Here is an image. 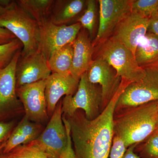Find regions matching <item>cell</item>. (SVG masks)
<instances>
[{
  "label": "cell",
  "instance_id": "cb8c5ba5",
  "mask_svg": "<svg viewBox=\"0 0 158 158\" xmlns=\"http://www.w3.org/2000/svg\"><path fill=\"white\" fill-rule=\"evenodd\" d=\"M23 44L17 38L6 44L0 45V69L6 67L19 51L22 50Z\"/></svg>",
  "mask_w": 158,
  "mask_h": 158
},
{
  "label": "cell",
  "instance_id": "6da1fadb",
  "mask_svg": "<svg viewBox=\"0 0 158 158\" xmlns=\"http://www.w3.org/2000/svg\"><path fill=\"white\" fill-rule=\"evenodd\" d=\"M126 85L121 83L108 105L96 118L89 120L78 110L68 118L75 158H108L113 136L116 103Z\"/></svg>",
  "mask_w": 158,
  "mask_h": 158
},
{
  "label": "cell",
  "instance_id": "ac0fdd59",
  "mask_svg": "<svg viewBox=\"0 0 158 158\" xmlns=\"http://www.w3.org/2000/svg\"><path fill=\"white\" fill-rule=\"evenodd\" d=\"M135 56L141 68L158 65V38L151 33L146 34L138 43Z\"/></svg>",
  "mask_w": 158,
  "mask_h": 158
},
{
  "label": "cell",
  "instance_id": "3957f363",
  "mask_svg": "<svg viewBox=\"0 0 158 158\" xmlns=\"http://www.w3.org/2000/svg\"><path fill=\"white\" fill-rule=\"evenodd\" d=\"M0 15V27L10 31L23 44L21 56L38 50L40 27L38 23L16 3L12 1Z\"/></svg>",
  "mask_w": 158,
  "mask_h": 158
},
{
  "label": "cell",
  "instance_id": "603a6c76",
  "mask_svg": "<svg viewBox=\"0 0 158 158\" xmlns=\"http://www.w3.org/2000/svg\"><path fill=\"white\" fill-rule=\"evenodd\" d=\"M144 142L136 146L135 152L141 158H158V132L155 131Z\"/></svg>",
  "mask_w": 158,
  "mask_h": 158
},
{
  "label": "cell",
  "instance_id": "f546056e",
  "mask_svg": "<svg viewBox=\"0 0 158 158\" xmlns=\"http://www.w3.org/2000/svg\"><path fill=\"white\" fill-rule=\"evenodd\" d=\"M16 38L10 31L0 27V45L6 44Z\"/></svg>",
  "mask_w": 158,
  "mask_h": 158
},
{
  "label": "cell",
  "instance_id": "7c38bea8",
  "mask_svg": "<svg viewBox=\"0 0 158 158\" xmlns=\"http://www.w3.org/2000/svg\"><path fill=\"white\" fill-rule=\"evenodd\" d=\"M132 1L99 0V22L96 41L110 34L131 12Z\"/></svg>",
  "mask_w": 158,
  "mask_h": 158
},
{
  "label": "cell",
  "instance_id": "7a4b0ae2",
  "mask_svg": "<svg viewBox=\"0 0 158 158\" xmlns=\"http://www.w3.org/2000/svg\"><path fill=\"white\" fill-rule=\"evenodd\" d=\"M158 123V101L114 113V135L127 148L144 142L155 131Z\"/></svg>",
  "mask_w": 158,
  "mask_h": 158
},
{
  "label": "cell",
  "instance_id": "d4e9b609",
  "mask_svg": "<svg viewBox=\"0 0 158 158\" xmlns=\"http://www.w3.org/2000/svg\"><path fill=\"white\" fill-rule=\"evenodd\" d=\"M131 12L150 18L158 14V0L132 1Z\"/></svg>",
  "mask_w": 158,
  "mask_h": 158
},
{
  "label": "cell",
  "instance_id": "4dcf8cb0",
  "mask_svg": "<svg viewBox=\"0 0 158 158\" xmlns=\"http://www.w3.org/2000/svg\"><path fill=\"white\" fill-rule=\"evenodd\" d=\"M148 31L158 38V14L149 19Z\"/></svg>",
  "mask_w": 158,
  "mask_h": 158
},
{
  "label": "cell",
  "instance_id": "277c9868",
  "mask_svg": "<svg viewBox=\"0 0 158 158\" xmlns=\"http://www.w3.org/2000/svg\"><path fill=\"white\" fill-rule=\"evenodd\" d=\"M100 53V58L113 67L121 80L133 83L145 75V69L138 65L131 51L114 36L104 42Z\"/></svg>",
  "mask_w": 158,
  "mask_h": 158
},
{
  "label": "cell",
  "instance_id": "7402d4cb",
  "mask_svg": "<svg viewBox=\"0 0 158 158\" xmlns=\"http://www.w3.org/2000/svg\"><path fill=\"white\" fill-rule=\"evenodd\" d=\"M7 154L11 158H48L34 141L19 146Z\"/></svg>",
  "mask_w": 158,
  "mask_h": 158
},
{
  "label": "cell",
  "instance_id": "9c48e42d",
  "mask_svg": "<svg viewBox=\"0 0 158 158\" xmlns=\"http://www.w3.org/2000/svg\"><path fill=\"white\" fill-rule=\"evenodd\" d=\"M51 74L47 58L41 51L20 56L16 65V88L46 80Z\"/></svg>",
  "mask_w": 158,
  "mask_h": 158
},
{
  "label": "cell",
  "instance_id": "8fae6325",
  "mask_svg": "<svg viewBox=\"0 0 158 158\" xmlns=\"http://www.w3.org/2000/svg\"><path fill=\"white\" fill-rule=\"evenodd\" d=\"M88 80L100 86L102 109L106 107L118 90L121 79L116 72L101 58L92 60L86 72Z\"/></svg>",
  "mask_w": 158,
  "mask_h": 158
},
{
  "label": "cell",
  "instance_id": "30bf717a",
  "mask_svg": "<svg viewBox=\"0 0 158 158\" xmlns=\"http://www.w3.org/2000/svg\"><path fill=\"white\" fill-rule=\"evenodd\" d=\"M45 85L46 80L16 88L17 97L23 106L25 116L34 122L48 118Z\"/></svg>",
  "mask_w": 158,
  "mask_h": 158
},
{
  "label": "cell",
  "instance_id": "ffe728a7",
  "mask_svg": "<svg viewBox=\"0 0 158 158\" xmlns=\"http://www.w3.org/2000/svg\"><path fill=\"white\" fill-rule=\"evenodd\" d=\"M16 2L40 25L49 20L56 1L19 0Z\"/></svg>",
  "mask_w": 158,
  "mask_h": 158
},
{
  "label": "cell",
  "instance_id": "f1b7e54d",
  "mask_svg": "<svg viewBox=\"0 0 158 158\" xmlns=\"http://www.w3.org/2000/svg\"><path fill=\"white\" fill-rule=\"evenodd\" d=\"M14 123L0 122V150H3L6 141L13 131Z\"/></svg>",
  "mask_w": 158,
  "mask_h": 158
},
{
  "label": "cell",
  "instance_id": "83f0119b",
  "mask_svg": "<svg viewBox=\"0 0 158 158\" xmlns=\"http://www.w3.org/2000/svg\"><path fill=\"white\" fill-rule=\"evenodd\" d=\"M127 148L123 141L118 136H113L110 151V158H122L126 151Z\"/></svg>",
  "mask_w": 158,
  "mask_h": 158
},
{
  "label": "cell",
  "instance_id": "484cf974",
  "mask_svg": "<svg viewBox=\"0 0 158 158\" xmlns=\"http://www.w3.org/2000/svg\"><path fill=\"white\" fill-rule=\"evenodd\" d=\"M86 6L87 8L85 13L77 21L81 24L82 27L88 31L90 36H92L96 22V2L94 0H88L86 2Z\"/></svg>",
  "mask_w": 158,
  "mask_h": 158
},
{
  "label": "cell",
  "instance_id": "44dd1931",
  "mask_svg": "<svg viewBox=\"0 0 158 158\" xmlns=\"http://www.w3.org/2000/svg\"><path fill=\"white\" fill-rule=\"evenodd\" d=\"M73 55V43L54 51L48 59L52 73L70 74Z\"/></svg>",
  "mask_w": 158,
  "mask_h": 158
},
{
  "label": "cell",
  "instance_id": "1f68e13d",
  "mask_svg": "<svg viewBox=\"0 0 158 158\" xmlns=\"http://www.w3.org/2000/svg\"><path fill=\"white\" fill-rule=\"evenodd\" d=\"M137 145V144H134L128 148L122 158H141L134 151Z\"/></svg>",
  "mask_w": 158,
  "mask_h": 158
},
{
  "label": "cell",
  "instance_id": "ba28073f",
  "mask_svg": "<svg viewBox=\"0 0 158 158\" xmlns=\"http://www.w3.org/2000/svg\"><path fill=\"white\" fill-rule=\"evenodd\" d=\"M39 27L38 50L44 53L48 59L54 51L73 43L82 27L78 23L59 26L50 20L40 25Z\"/></svg>",
  "mask_w": 158,
  "mask_h": 158
},
{
  "label": "cell",
  "instance_id": "9a60e30c",
  "mask_svg": "<svg viewBox=\"0 0 158 158\" xmlns=\"http://www.w3.org/2000/svg\"><path fill=\"white\" fill-rule=\"evenodd\" d=\"M79 81L80 79L71 74H51L46 80L45 94L48 114H53L61 98L75 93Z\"/></svg>",
  "mask_w": 158,
  "mask_h": 158
},
{
  "label": "cell",
  "instance_id": "5b68a950",
  "mask_svg": "<svg viewBox=\"0 0 158 158\" xmlns=\"http://www.w3.org/2000/svg\"><path fill=\"white\" fill-rule=\"evenodd\" d=\"M62 114L71 117L77 110L84 111L86 118L92 120L101 113L102 109L101 89L89 81L86 73L80 77L76 92L66 96L62 101Z\"/></svg>",
  "mask_w": 158,
  "mask_h": 158
},
{
  "label": "cell",
  "instance_id": "2e32d148",
  "mask_svg": "<svg viewBox=\"0 0 158 158\" xmlns=\"http://www.w3.org/2000/svg\"><path fill=\"white\" fill-rule=\"evenodd\" d=\"M73 44V59L70 74L80 79L82 75L87 71L92 62L93 45L84 30H81Z\"/></svg>",
  "mask_w": 158,
  "mask_h": 158
},
{
  "label": "cell",
  "instance_id": "4316f807",
  "mask_svg": "<svg viewBox=\"0 0 158 158\" xmlns=\"http://www.w3.org/2000/svg\"><path fill=\"white\" fill-rule=\"evenodd\" d=\"M62 120L65 125L67 135V143L59 158H75V153L73 145L71 135L70 125L68 118L62 115Z\"/></svg>",
  "mask_w": 158,
  "mask_h": 158
},
{
  "label": "cell",
  "instance_id": "4fadbf2b",
  "mask_svg": "<svg viewBox=\"0 0 158 158\" xmlns=\"http://www.w3.org/2000/svg\"><path fill=\"white\" fill-rule=\"evenodd\" d=\"M21 52H17L6 67L0 69V118L14 112L19 106L16 68Z\"/></svg>",
  "mask_w": 158,
  "mask_h": 158
},
{
  "label": "cell",
  "instance_id": "d6986e66",
  "mask_svg": "<svg viewBox=\"0 0 158 158\" xmlns=\"http://www.w3.org/2000/svg\"><path fill=\"white\" fill-rule=\"evenodd\" d=\"M85 3L83 0H73L64 4L63 1H56L49 20L57 25H66L82 11Z\"/></svg>",
  "mask_w": 158,
  "mask_h": 158
},
{
  "label": "cell",
  "instance_id": "8992f818",
  "mask_svg": "<svg viewBox=\"0 0 158 158\" xmlns=\"http://www.w3.org/2000/svg\"><path fill=\"white\" fill-rule=\"evenodd\" d=\"M144 69V77L125 88L116 103L114 113L158 101V65Z\"/></svg>",
  "mask_w": 158,
  "mask_h": 158
},
{
  "label": "cell",
  "instance_id": "e575fe53",
  "mask_svg": "<svg viewBox=\"0 0 158 158\" xmlns=\"http://www.w3.org/2000/svg\"><path fill=\"white\" fill-rule=\"evenodd\" d=\"M156 131L158 132V123L156 129Z\"/></svg>",
  "mask_w": 158,
  "mask_h": 158
},
{
  "label": "cell",
  "instance_id": "836d02e7",
  "mask_svg": "<svg viewBox=\"0 0 158 158\" xmlns=\"http://www.w3.org/2000/svg\"><path fill=\"white\" fill-rule=\"evenodd\" d=\"M0 158H11L8 154L0 153Z\"/></svg>",
  "mask_w": 158,
  "mask_h": 158
},
{
  "label": "cell",
  "instance_id": "d590c367",
  "mask_svg": "<svg viewBox=\"0 0 158 158\" xmlns=\"http://www.w3.org/2000/svg\"><path fill=\"white\" fill-rule=\"evenodd\" d=\"M2 151V152H3V149L0 150V152H1Z\"/></svg>",
  "mask_w": 158,
  "mask_h": 158
},
{
  "label": "cell",
  "instance_id": "e0dca14e",
  "mask_svg": "<svg viewBox=\"0 0 158 158\" xmlns=\"http://www.w3.org/2000/svg\"><path fill=\"white\" fill-rule=\"evenodd\" d=\"M40 127L26 116L11 132L2 153H9L15 148L33 142L39 136Z\"/></svg>",
  "mask_w": 158,
  "mask_h": 158
},
{
  "label": "cell",
  "instance_id": "5bb4252c",
  "mask_svg": "<svg viewBox=\"0 0 158 158\" xmlns=\"http://www.w3.org/2000/svg\"><path fill=\"white\" fill-rule=\"evenodd\" d=\"M149 22L148 18L131 12L117 26L114 37L135 55L138 43L147 34Z\"/></svg>",
  "mask_w": 158,
  "mask_h": 158
},
{
  "label": "cell",
  "instance_id": "d6a6232c",
  "mask_svg": "<svg viewBox=\"0 0 158 158\" xmlns=\"http://www.w3.org/2000/svg\"><path fill=\"white\" fill-rule=\"evenodd\" d=\"M6 8L0 5V15L3 14L6 11Z\"/></svg>",
  "mask_w": 158,
  "mask_h": 158
},
{
  "label": "cell",
  "instance_id": "52a82bcc",
  "mask_svg": "<svg viewBox=\"0 0 158 158\" xmlns=\"http://www.w3.org/2000/svg\"><path fill=\"white\" fill-rule=\"evenodd\" d=\"M62 101L58 103L50 120L34 140L48 158H59L67 143V135L62 120Z\"/></svg>",
  "mask_w": 158,
  "mask_h": 158
}]
</instances>
